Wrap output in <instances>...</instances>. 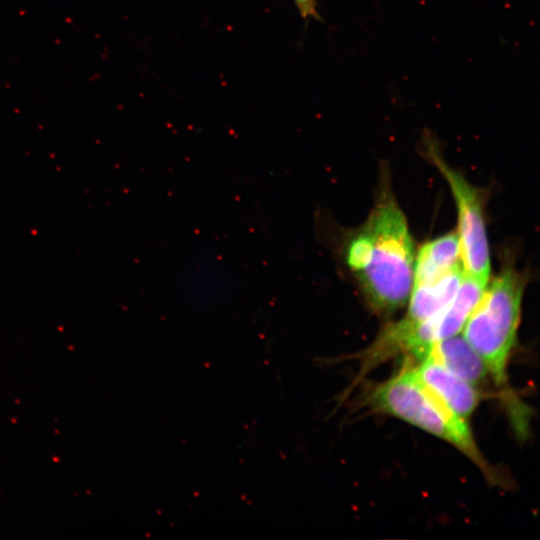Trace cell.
Here are the masks:
<instances>
[{
	"label": "cell",
	"instance_id": "cell-1",
	"mask_svg": "<svg viewBox=\"0 0 540 540\" xmlns=\"http://www.w3.org/2000/svg\"><path fill=\"white\" fill-rule=\"evenodd\" d=\"M342 256L376 312L391 314L408 301L414 244L392 194L385 192L379 198L364 224L345 241Z\"/></svg>",
	"mask_w": 540,
	"mask_h": 540
},
{
	"label": "cell",
	"instance_id": "cell-2",
	"mask_svg": "<svg viewBox=\"0 0 540 540\" xmlns=\"http://www.w3.org/2000/svg\"><path fill=\"white\" fill-rule=\"evenodd\" d=\"M488 284V283H487ZM524 276L507 266L485 286L461 333L484 362L490 379L505 399L520 435L525 434V406L509 385L508 367L516 344L524 293Z\"/></svg>",
	"mask_w": 540,
	"mask_h": 540
},
{
	"label": "cell",
	"instance_id": "cell-3",
	"mask_svg": "<svg viewBox=\"0 0 540 540\" xmlns=\"http://www.w3.org/2000/svg\"><path fill=\"white\" fill-rule=\"evenodd\" d=\"M359 404L371 413L395 417L445 441L471 460L487 481L501 485L503 477L483 456L468 421L428 390L409 358L392 376L368 386Z\"/></svg>",
	"mask_w": 540,
	"mask_h": 540
},
{
	"label": "cell",
	"instance_id": "cell-4",
	"mask_svg": "<svg viewBox=\"0 0 540 540\" xmlns=\"http://www.w3.org/2000/svg\"><path fill=\"white\" fill-rule=\"evenodd\" d=\"M427 152L432 163L446 179L458 214L460 256L464 273L483 286L490 276V256L483 216L482 199L466 178L451 168L431 143Z\"/></svg>",
	"mask_w": 540,
	"mask_h": 540
},
{
	"label": "cell",
	"instance_id": "cell-5",
	"mask_svg": "<svg viewBox=\"0 0 540 540\" xmlns=\"http://www.w3.org/2000/svg\"><path fill=\"white\" fill-rule=\"evenodd\" d=\"M484 288L464 274L451 302L408 334L400 346L399 355L418 361L434 343L461 333Z\"/></svg>",
	"mask_w": 540,
	"mask_h": 540
},
{
	"label": "cell",
	"instance_id": "cell-6",
	"mask_svg": "<svg viewBox=\"0 0 540 540\" xmlns=\"http://www.w3.org/2000/svg\"><path fill=\"white\" fill-rule=\"evenodd\" d=\"M412 362L416 374L428 390L455 415L468 421L482 400L481 390L431 357L426 356L416 363Z\"/></svg>",
	"mask_w": 540,
	"mask_h": 540
},
{
	"label": "cell",
	"instance_id": "cell-7",
	"mask_svg": "<svg viewBox=\"0 0 540 540\" xmlns=\"http://www.w3.org/2000/svg\"><path fill=\"white\" fill-rule=\"evenodd\" d=\"M426 356L479 389L490 378L482 359L460 334L434 343Z\"/></svg>",
	"mask_w": 540,
	"mask_h": 540
},
{
	"label": "cell",
	"instance_id": "cell-8",
	"mask_svg": "<svg viewBox=\"0 0 540 540\" xmlns=\"http://www.w3.org/2000/svg\"><path fill=\"white\" fill-rule=\"evenodd\" d=\"M460 268L459 240L451 232L422 245L415 257L413 283L435 280Z\"/></svg>",
	"mask_w": 540,
	"mask_h": 540
},
{
	"label": "cell",
	"instance_id": "cell-9",
	"mask_svg": "<svg viewBox=\"0 0 540 540\" xmlns=\"http://www.w3.org/2000/svg\"><path fill=\"white\" fill-rule=\"evenodd\" d=\"M293 2L303 18H315L317 16L315 0H293Z\"/></svg>",
	"mask_w": 540,
	"mask_h": 540
}]
</instances>
